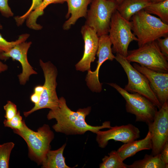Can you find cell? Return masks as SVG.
<instances>
[{"label": "cell", "mask_w": 168, "mask_h": 168, "mask_svg": "<svg viewBox=\"0 0 168 168\" xmlns=\"http://www.w3.org/2000/svg\"><path fill=\"white\" fill-rule=\"evenodd\" d=\"M59 99L58 107L50 110L47 115L48 120L54 119L56 121V123L52 126L56 132L66 135H81L88 131L96 133L100 129L111 127L109 121H105L99 126H93L87 124L85 118L91 111V107L79 109L77 111H74L68 106L63 97Z\"/></svg>", "instance_id": "6da1fadb"}, {"label": "cell", "mask_w": 168, "mask_h": 168, "mask_svg": "<svg viewBox=\"0 0 168 168\" xmlns=\"http://www.w3.org/2000/svg\"><path fill=\"white\" fill-rule=\"evenodd\" d=\"M132 30L137 36L139 47L168 36V24L142 9L131 18Z\"/></svg>", "instance_id": "7a4b0ae2"}, {"label": "cell", "mask_w": 168, "mask_h": 168, "mask_svg": "<svg viewBox=\"0 0 168 168\" xmlns=\"http://www.w3.org/2000/svg\"><path fill=\"white\" fill-rule=\"evenodd\" d=\"M13 132L22 138L27 143L30 159L38 165H41L46 154L50 150V143L54 137L49 125L44 124L35 132L29 128L24 122L22 129H13Z\"/></svg>", "instance_id": "3957f363"}, {"label": "cell", "mask_w": 168, "mask_h": 168, "mask_svg": "<svg viewBox=\"0 0 168 168\" xmlns=\"http://www.w3.org/2000/svg\"><path fill=\"white\" fill-rule=\"evenodd\" d=\"M85 25L94 29L99 37L108 34L110 21L119 4L115 0H92Z\"/></svg>", "instance_id": "277c9868"}, {"label": "cell", "mask_w": 168, "mask_h": 168, "mask_svg": "<svg viewBox=\"0 0 168 168\" xmlns=\"http://www.w3.org/2000/svg\"><path fill=\"white\" fill-rule=\"evenodd\" d=\"M126 58L130 62L137 63L153 71L168 73V59L161 52L156 41L128 51Z\"/></svg>", "instance_id": "5b68a950"}, {"label": "cell", "mask_w": 168, "mask_h": 168, "mask_svg": "<svg viewBox=\"0 0 168 168\" xmlns=\"http://www.w3.org/2000/svg\"><path fill=\"white\" fill-rule=\"evenodd\" d=\"M108 84L124 98L126 111L135 115L136 122H144L148 125L153 121L158 110L150 100L138 93H130L115 83Z\"/></svg>", "instance_id": "8992f818"}, {"label": "cell", "mask_w": 168, "mask_h": 168, "mask_svg": "<svg viewBox=\"0 0 168 168\" xmlns=\"http://www.w3.org/2000/svg\"><path fill=\"white\" fill-rule=\"evenodd\" d=\"M40 66L42 68L45 79L44 89L41 94L39 102L30 110L23 112L25 117H26L37 110L48 108L53 110L58 107L59 99L56 91L57 86L56 78L58 71L56 67L50 61L44 62L39 60Z\"/></svg>", "instance_id": "52a82bcc"}, {"label": "cell", "mask_w": 168, "mask_h": 168, "mask_svg": "<svg viewBox=\"0 0 168 168\" xmlns=\"http://www.w3.org/2000/svg\"><path fill=\"white\" fill-rule=\"evenodd\" d=\"M131 29V22L125 19L116 11L111 18L108 35L113 45L112 52L125 58L127 56L130 43L138 40Z\"/></svg>", "instance_id": "ba28073f"}, {"label": "cell", "mask_w": 168, "mask_h": 168, "mask_svg": "<svg viewBox=\"0 0 168 168\" xmlns=\"http://www.w3.org/2000/svg\"><path fill=\"white\" fill-rule=\"evenodd\" d=\"M127 75L128 82L124 89L131 93H137L152 102L159 109L161 105L152 90L147 78L134 68L124 56L116 54L115 58Z\"/></svg>", "instance_id": "9c48e42d"}, {"label": "cell", "mask_w": 168, "mask_h": 168, "mask_svg": "<svg viewBox=\"0 0 168 168\" xmlns=\"http://www.w3.org/2000/svg\"><path fill=\"white\" fill-rule=\"evenodd\" d=\"M152 143L151 154L160 153L168 142V101L163 104L157 111L153 121L147 125Z\"/></svg>", "instance_id": "30bf717a"}, {"label": "cell", "mask_w": 168, "mask_h": 168, "mask_svg": "<svg viewBox=\"0 0 168 168\" xmlns=\"http://www.w3.org/2000/svg\"><path fill=\"white\" fill-rule=\"evenodd\" d=\"M96 133V141L99 147L101 148H105L111 140L125 143L135 140L140 137L139 129L131 124L111 127L108 130H99Z\"/></svg>", "instance_id": "8fae6325"}, {"label": "cell", "mask_w": 168, "mask_h": 168, "mask_svg": "<svg viewBox=\"0 0 168 168\" xmlns=\"http://www.w3.org/2000/svg\"><path fill=\"white\" fill-rule=\"evenodd\" d=\"M31 44V41H25L17 44L7 52L0 53L1 60H6L11 58L13 60H17L20 63L22 71L18 77L21 85H25L31 75L37 74L29 63L27 59L28 51Z\"/></svg>", "instance_id": "7c38bea8"}, {"label": "cell", "mask_w": 168, "mask_h": 168, "mask_svg": "<svg viewBox=\"0 0 168 168\" xmlns=\"http://www.w3.org/2000/svg\"><path fill=\"white\" fill-rule=\"evenodd\" d=\"M81 32L84 43V53L75 67L77 70L84 72L90 70L91 63L96 59L99 37L94 29L85 25L82 26Z\"/></svg>", "instance_id": "4fadbf2b"}, {"label": "cell", "mask_w": 168, "mask_h": 168, "mask_svg": "<svg viewBox=\"0 0 168 168\" xmlns=\"http://www.w3.org/2000/svg\"><path fill=\"white\" fill-rule=\"evenodd\" d=\"M133 67L147 78L161 105L168 101V73L155 71L136 63Z\"/></svg>", "instance_id": "5bb4252c"}, {"label": "cell", "mask_w": 168, "mask_h": 168, "mask_svg": "<svg viewBox=\"0 0 168 168\" xmlns=\"http://www.w3.org/2000/svg\"><path fill=\"white\" fill-rule=\"evenodd\" d=\"M111 48L108 45L102 44L99 45L96 53L98 57L97 65L96 69L92 71H87L86 81V84L93 92H100L102 90V84L99 79V72L100 66L107 60L113 61L115 58Z\"/></svg>", "instance_id": "9a60e30c"}, {"label": "cell", "mask_w": 168, "mask_h": 168, "mask_svg": "<svg viewBox=\"0 0 168 168\" xmlns=\"http://www.w3.org/2000/svg\"><path fill=\"white\" fill-rule=\"evenodd\" d=\"M92 0H67L68 9L66 15L69 18L63 24V28L67 30L74 25L80 18H86L87 12V7Z\"/></svg>", "instance_id": "2e32d148"}, {"label": "cell", "mask_w": 168, "mask_h": 168, "mask_svg": "<svg viewBox=\"0 0 168 168\" xmlns=\"http://www.w3.org/2000/svg\"><path fill=\"white\" fill-rule=\"evenodd\" d=\"M152 147L151 133L148 131L143 139L138 140H134L124 143L117 151L124 161L127 158L133 156L141 151L152 149Z\"/></svg>", "instance_id": "e0dca14e"}, {"label": "cell", "mask_w": 168, "mask_h": 168, "mask_svg": "<svg viewBox=\"0 0 168 168\" xmlns=\"http://www.w3.org/2000/svg\"><path fill=\"white\" fill-rule=\"evenodd\" d=\"M151 3L148 0H124L119 4L117 10L122 17L130 21L134 14Z\"/></svg>", "instance_id": "ac0fdd59"}, {"label": "cell", "mask_w": 168, "mask_h": 168, "mask_svg": "<svg viewBox=\"0 0 168 168\" xmlns=\"http://www.w3.org/2000/svg\"><path fill=\"white\" fill-rule=\"evenodd\" d=\"M66 143L58 149L50 150L47 153L41 164L43 168H70L65 162L63 154Z\"/></svg>", "instance_id": "d6986e66"}, {"label": "cell", "mask_w": 168, "mask_h": 168, "mask_svg": "<svg viewBox=\"0 0 168 168\" xmlns=\"http://www.w3.org/2000/svg\"><path fill=\"white\" fill-rule=\"evenodd\" d=\"M67 0H43L40 6L32 11L26 19V25L30 29L39 30L42 28V26L37 23L38 18L44 13V9L51 4H63Z\"/></svg>", "instance_id": "ffe728a7"}, {"label": "cell", "mask_w": 168, "mask_h": 168, "mask_svg": "<svg viewBox=\"0 0 168 168\" xmlns=\"http://www.w3.org/2000/svg\"><path fill=\"white\" fill-rule=\"evenodd\" d=\"M168 165L164 163L159 153L155 155L146 154L144 158L127 165V168H167Z\"/></svg>", "instance_id": "44dd1931"}, {"label": "cell", "mask_w": 168, "mask_h": 168, "mask_svg": "<svg viewBox=\"0 0 168 168\" xmlns=\"http://www.w3.org/2000/svg\"><path fill=\"white\" fill-rule=\"evenodd\" d=\"M149 14H153L160 17L164 22L168 23V0L151 3L144 9Z\"/></svg>", "instance_id": "7402d4cb"}, {"label": "cell", "mask_w": 168, "mask_h": 168, "mask_svg": "<svg viewBox=\"0 0 168 168\" xmlns=\"http://www.w3.org/2000/svg\"><path fill=\"white\" fill-rule=\"evenodd\" d=\"M108 155L102 158L100 168H127V165L123 162L117 151H112Z\"/></svg>", "instance_id": "603a6c76"}, {"label": "cell", "mask_w": 168, "mask_h": 168, "mask_svg": "<svg viewBox=\"0 0 168 168\" xmlns=\"http://www.w3.org/2000/svg\"><path fill=\"white\" fill-rule=\"evenodd\" d=\"M15 144L8 142L1 144L0 146V168H9V161L12 151Z\"/></svg>", "instance_id": "cb8c5ba5"}, {"label": "cell", "mask_w": 168, "mask_h": 168, "mask_svg": "<svg viewBox=\"0 0 168 168\" xmlns=\"http://www.w3.org/2000/svg\"><path fill=\"white\" fill-rule=\"evenodd\" d=\"M29 36V34H23L20 35L16 40L8 41L3 38L0 33V53L8 51L17 44L26 41Z\"/></svg>", "instance_id": "d4e9b609"}, {"label": "cell", "mask_w": 168, "mask_h": 168, "mask_svg": "<svg viewBox=\"0 0 168 168\" xmlns=\"http://www.w3.org/2000/svg\"><path fill=\"white\" fill-rule=\"evenodd\" d=\"M24 120H22V117L20 115V111H17L16 114L10 120H4L3 123L5 127L10 128L13 129L21 130L23 127Z\"/></svg>", "instance_id": "484cf974"}, {"label": "cell", "mask_w": 168, "mask_h": 168, "mask_svg": "<svg viewBox=\"0 0 168 168\" xmlns=\"http://www.w3.org/2000/svg\"><path fill=\"white\" fill-rule=\"evenodd\" d=\"M43 0H32L31 5L28 10L21 16H16L14 19L16 25L18 26L21 25L30 14L33 10L38 7L42 3Z\"/></svg>", "instance_id": "4316f807"}, {"label": "cell", "mask_w": 168, "mask_h": 168, "mask_svg": "<svg viewBox=\"0 0 168 168\" xmlns=\"http://www.w3.org/2000/svg\"><path fill=\"white\" fill-rule=\"evenodd\" d=\"M5 110V117L7 120L12 119L16 114L17 111L16 105L12 101L8 100L3 106Z\"/></svg>", "instance_id": "83f0119b"}, {"label": "cell", "mask_w": 168, "mask_h": 168, "mask_svg": "<svg viewBox=\"0 0 168 168\" xmlns=\"http://www.w3.org/2000/svg\"><path fill=\"white\" fill-rule=\"evenodd\" d=\"M8 0H0V12L4 17L9 18L13 16L14 13L8 4Z\"/></svg>", "instance_id": "f1b7e54d"}, {"label": "cell", "mask_w": 168, "mask_h": 168, "mask_svg": "<svg viewBox=\"0 0 168 168\" xmlns=\"http://www.w3.org/2000/svg\"><path fill=\"white\" fill-rule=\"evenodd\" d=\"M156 41L161 52L168 60V36L159 38Z\"/></svg>", "instance_id": "f546056e"}, {"label": "cell", "mask_w": 168, "mask_h": 168, "mask_svg": "<svg viewBox=\"0 0 168 168\" xmlns=\"http://www.w3.org/2000/svg\"><path fill=\"white\" fill-rule=\"evenodd\" d=\"M161 158L162 162L168 165V142H167L161 152Z\"/></svg>", "instance_id": "4dcf8cb0"}, {"label": "cell", "mask_w": 168, "mask_h": 168, "mask_svg": "<svg viewBox=\"0 0 168 168\" xmlns=\"http://www.w3.org/2000/svg\"><path fill=\"white\" fill-rule=\"evenodd\" d=\"M41 94L34 92L30 96L31 101L34 104H37L39 102Z\"/></svg>", "instance_id": "1f68e13d"}, {"label": "cell", "mask_w": 168, "mask_h": 168, "mask_svg": "<svg viewBox=\"0 0 168 168\" xmlns=\"http://www.w3.org/2000/svg\"><path fill=\"white\" fill-rule=\"evenodd\" d=\"M8 69V66L1 61L0 57V73L6 71Z\"/></svg>", "instance_id": "d6a6232c"}, {"label": "cell", "mask_w": 168, "mask_h": 168, "mask_svg": "<svg viewBox=\"0 0 168 168\" xmlns=\"http://www.w3.org/2000/svg\"><path fill=\"white\" fill-rule=\"evenodd\" d=\"M43 89V86L38 85L34 87V92L41 94Z\"/></svg>", "instance_id": "836d02e7"}, {"label": "cell", "mask_w": 168, "mask_h": 168, "mask_svg": "<svg viewBox=\"0 0 168 168\" xmlns=\"http://www.w3.org/2000/svg\"><path fill=\"white\" fill-rule=\"evenodd\" d=\"M151 3H155L164 1L165 0H148Z\"/></svg>", "instance_id": "e575fe53"}, {"label": "cell", "mask_w": 168, "mask_h": 168, "mask_svg": "<svg viewBox=\"0 0 168 168\" xmlns=\"http://www.w3.org/2000/svg\"><path fill=\"white\" fill-rule=\"evenodd\" d=\"M119 4L120 3L124 0H115Z\"/></svg>", "instance_id": "d590c367"}, {"label": "cell", "mask_w": 168, "mask_h": 168, "mask_svg": "<svg viewBox=\"0 0 168 168\" xmlns=\"http://www.w3.org/2000/svg\"><path fill=\"white\" fill-rule=\"evenodd\" d=\"M2 28H3L2 26V25L1 23L0 22V30L2 29Z\"/></svg>", "instance_id": "8d00e7d4"}, {"label": "cell", "mask_w": 168, "mask_h": 168, "mask_svg": "<svg viewBox=\"0 0 168 168\" xmlns=\"http://www.w3.org/2000/svg\"><path fill=\"white\" fill-rule=\"evenodd\" d=\"M0 145H1V144H0Z\"/></svg>", "instance_id": "74e56055"}]
</instances>
